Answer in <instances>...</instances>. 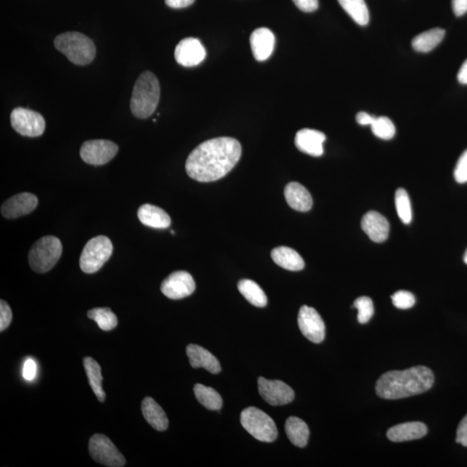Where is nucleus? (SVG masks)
Segmentation results:
<instances>
[{"mask_svg":"<svg viewBox=\"0 0 467 467\" xmlns=\"http://www.w3.org/2000/svg\"><path fill=\"white\" fill-rule=\"evenodd\" d=\"M241 423L256 440L273 442L277 439L276 423L267 413L255 407L245 408L241 413Z\"/></svg>","mask_w":467,"mask_h":467,"instance_id":"obj_6","label":"nucleus"},{"mask_svg":"<svg viewBox=\"0 0 467 467\" xmlns=\"http://www.w3.org/2000/svg\"><path fill=\"white\" fill-rule=\"evenodd\" d=\"M286 436L294 446L298 448H305L309 440L310 431L308 426L300 418L291 416L286 420L285 425Z\"/></svg>","mask_w":467,"mask_h":467,"instance_id":"obj_25","label":"nucleus"},{"mask_svg":"<svg viewBox=\"0 0 467 467\" xmlns=\"http://www.w3.org/2000/svg\"><path fill=\"white\" fill-rule=\"evenodd\" d=\"M452 6L454 14L461 17L467 12V0H452Z\"/></svg>","mask_w":467,"mask_h":467,"instance_id":"obj_41","label":"nucleus"},{"mask_svg":"<svg viewBox=\"0 0 467 467\" xmlns=\"http://www.w3.org/2000/svg\"><path fill=\"white\" fill-rule=\"evenodd\" d=\"M363 231L375 243H383L389 234V224L383 215L376 211H368L361 222Z\"/></svg>","mask_w":467,"mask_h":467,"instance_id":"obj_17","label":"nucleus"},{"mask_svg":"<svg viewBox=\"0 0 467 467\" xmlns=\"http://www.w3.org/2000/svg\"><path fill=\"white\" fill-rule=\"evenodd\" d=\"M454 179L458 184L467 183V150L458 159L456 170H454Z\"/></svg>","mask_w":467,"mask_h":467,"instance_id":"obj_36","label":"nucleus"},{"mask_svg":"<svg viewBox=\"0 0 467 467\" xmlns=\"http://www.w3.org/2000/svg\"><path fill=\"white\" fill-rule=\"evenodd\" d=\"M433 383L434 376L430 368L416 366L384 373L376 383V391L383 399L406 398L429 391Z\"/></svg>","mask_w":467,"mask_h":467,"instance_id":"obj_2","label":"nucleus"},{"mask_svg":"<svg viewBox=\"0 0 467 467\" xmlns=\"http://www.w3.org/2000/svg\"><path fill=\"white\" fill-rule=\"evenodd\" d=\"M12 311L5 301H0V331H4L11 325Z\"/></svg>","mask_w":467,"mask_h":467,"instance_id":"obj_37","label":"nucleus"},{"mask_svg":"<svg viewBox=\"0 0 467 467\" xmlns=\"http://www.w3.org/2000/svg\"><path fill=\"white\" fill-rule=\"evenodd\" d=\"M457 443L467 446V416L463 418L457 430Z\"/></svg>","mask_w":467,"mask_h":467,"instance_id":"obj_40","label":"nucleus"},{"mask_svg":"<svg viewBox=\"0 0 467 467\" xmlns=\"http://www.w3.org/2000/svg\"><path fill=\"white\" fill-rule=\"evenodd\" d=\"M427 433V426L420 421H411L389 428L387 436L391 441L403 442L421 439Z\"/></svg>","mask_w":467,"mask_h":467,"instance_id":"obj_20","label":"nucleus"},{"mask_svg":"<svg viewBox=\"0 0 467 467\" xmlns=\"http://www.w3.org/2000/svg\"><path fill=\"white\" fill-rule=\"evenodd\" d=\"M445 36V31L441 28H434L432 30L423 32L416 36L412 41L413 50L418 52L427 53L438 46Z\"/></svg>","mask_w":467,"mask_h":467,"instance_id":"obj_27","label":"nucleus"},{"mask_svg":"<svg viewBox=\"0 0 467 467\" xmlns=\"http://www.w3.org/2000/svg\"><path fill=\"white\" fill-rule=\"evenodd\" d=\"M88 317L97 323L98 326L102 331H109L116 328L118 325V318L111 309L108 307L104 308H94L89 311Z\"/></svg>","mask_w":467,"mask_h":467,"instance_id":"obj_31","label":"nucleus"},{"mask_svg":"<svg viewBox=\"0 0 467 467\" xmlns=\"http://www.w3.org/2000/svg\"><path fill=\"white\" fill-rule=\"evenodd\" d=\"M161 98V85L154 73L145 71L134 84L131 111L139 119H146L154 114Z\"/></svg>","mask_w":467,"mask_h":467,"instance_id":"obj_3","label":"nucleus"},{"mask_svg":"<svg viewBox=\"0 0 467 467\" xmlns=\"http://www.w3.org/2000/svg\"><path fill=\"white\" fill-rule=\"evenodd\" d=\"M238 290L243 295V297L251 305L256 307H265L268 304V297L264 291L256 282L247 280H241L238 283Z\"/></svg>","mask_w":467,"mask_h":467,"instance_id":"obj_28","label":"nucleus"},{"mask_svg":"<svg viewBox=\"0 0 467 467\" xmlns=\"http://www.w3.org/2000/svg\"><path fill=\"white\" fill-rule=\"evenodd\" d=\"M84 366L86 374H87L89 383L92 391L95 393L97 399L104 403L106 399V393L102 388V375L101 368L95 359L92 358H85L84 359Z\"/></svg>","mask_w":467,"mask_h":467,"instance_id":"obj_26","label":"nucleus"},{"mask_svg":"<svg viewBox=\"0 0 467 467\" xmlns=\"http://www.w3.org/2000/svg\"><path fill=\"white\" fill-rule=\"evenodd\" d=\"M374 116H371V114H368L366 112H360L358 114H356V122L358 123L359 125L361 126H368L372 125L373 121H375Z\"/></svg>","mask_w":467,"mask_h":467,"instance_id":"obj_43","label":"nucleus"},{"mask_svg":"<svg viewBox=\"0 0 467 467\" xmlns=\"http://www.w3.org/2000/svg\"><path fill=\"white\" fill-rule=\"evenodd\" d=\"M57 51L63 53L74 64L84 66L95 59L96 49L92 40L79 32H66L54 41Z\"/></svg>","mask_w":467,"mask_h":467,"instance_id":"obj_4","label":"nucleus"},{"mask_svg":"<svg viewBox=\"0 0 467 467\" xmlns=\"http://www.w3.org/2000/svg\"><path fill=\"white\" fill-rule=\"evenodd\" d=\"M111 241L105 236L94 237L85 245L80 257V268L86 273L99 271L113 253Z\"/></svg>","mask_w":467,"mask_h":467,"instance_id":"obj_7","label":"nucleus"},{"mask_svg":"<svg viewBox=\"0 0 467 467\" xmlns=\"http://www.w3.org/2000/svg\"><path fill=\"white\" fill-rule=\"evenodd\" d=\"M206 57V48L199 39H184L175 49V59L184 67L198 66Z\"/></svg>","mask_w":467,"mask_h":467,"instance_id":"obj_14","label":"nucleus"},{"mask_svg":"<svg viewBox=\"0 0 467 467\" xmlns=\"http://www.w3.org/2000/svg\"><path fill=\"white\" fill-rule=\"evenodd\" d=\"M458 81L461 84L467 85V59L462 64L460 71L458 73Z\"/></svg>","mask_w":467,"mask_h":467,"instance_id":"obj_44","label":"nucleus"},{"mask_svg":"<svg viewBox=\"0 0 467 467\" xmlns=\"http://www.w3.org/2000/svg\"><path fill=\"white\" fill-rule=\"evenodd\" d=\"M194 394L196 400L209 411H219L223 406L222 397L214 388L198 383L194 386Z\"/></svg>","mask_w":467,"mask_h":467,"instance_id":"obj_30","label":"nucleus"},{"mask_svg":"<svg viewBox=\"0 0 467 467\" xmlns=\"http://www.w3.org/2000/svg\"><path fill=\"white\" fill-rule=\"evenodd\" d=\"M371 129L376 137L385 139V141L391 139L396 134L394 123L388 117L375 118V121L371 125Z\"/></svg>","mask_w":467,"mask_h":467,"instance_id":"obj_33","label":"nucleus"},{"mask_svg":"<svg viewBox=\"0 0 467 467\" xmlns=\"http://www.w3.org/2000/svg\"><path fill=\"white\" fill-rule=\"evenodd\" d=\"M118 151L116 143L106 139H95L84 143L80 155L83 161L89 165L104 166L116 157Z\"/></svg>","mask_w":467,"mask_h":467,"instance_id":"obj_10","label":"nucleus"},{"mask_svg":"<svg viewBox=\"0 0 467 467\" xmlns=\"http://www.w3.org/2000/svg\"><path fill=\"white\" fill-rule=\"evenodd\" d=\"M464 261H465V263L467 264V249H466V251L465 256H464Z\"/></svg>","mask_w":467,"mask_h":467,"instance_id":"obj_45","label":"nucleus"},{"mask_svg":"<svg viewBox=\"0 0 467 467\" xmlns=\"http://www.w3.org/2000/svg\"><path fill=\"white\" fill-rule=\"evenodd\" d=\"M186 354L189 358L191 367L206 368L212 374H217L221 371L219 360L204 348L196 345H189L186 347Z\"/></svg>","mask_w":467,"mask_h":467,"instance_id":"obj_21","label":"nucleus"},{"mask_svg":"<svg viewBox=\"0 0 467 467\" xmlns=\"http://www.w3.org/2000/svg\"><path fill=\"white\" fill-rule=\"evenodd\" d=\"M395 202L397 214L404 224H409L412 221V208L408 192L400 188L396 191Z\"/></svg>","mask_w":467,"mask_h":467,"instance_id":"obj_32","label":"nucleus"},{"mask_svg":"<svg viewBox=\"0 0 467 467\" xmlns=\"http://www.w3.org/2000/svg\"><path fill=\"white\" fill-rule=\"evenodd\" d=\"M284 195L286 203L295 211L306 212L313 207V199L310 192L301 184L291 182L286 184Z\"/></svg>","mask_w":467,"mask_h":467,"instance_id":"obj_19","label":"nucleus"},{"mask_svg":"<svg viewBox=\"0 0 467 467\" xmlns=\"http://www.w3.org/2000/svg\"><path fill=\"white\" fill-rule=\"evenodd\" d=\"M11 124L16 132L26 137H39L45 131V120L34 110L16 108L11 114Z\"/></svg>","mask_w":467,"mask_h":467,"instance_id":"obj_9","label":"nucleus"},{"mask_svg":"<svg viewBox=\"0 0 467 467\" xmlns=\"http://www.w3.org/2000/svg\"><path fill=\"white\" fill-rule=\"evenodd\" d=\"M61 252L63 246L57 237L44 236L32 246L29 253V263L36 273H47L55 267Z\"/></svg>","mask_w":467,"mask_h":467,"instance_id":"obj_5","label":"nucleus"},{"mask_svg":"<svg viewBox=\"0 0 467 467\" xmlns=\"http://www.w3.org/2000/svg\"><path fill=\"white\" fill-rule=\"evenodd\" d=\"M298 325L305 337L315 343L325 338L326 326L321 315L313 307L303 306L298 311Z\"/></svg>","mask_w":467,"mask_h":467,"instance_id":"obj_12","label":"nucleus"},{"mask_svg":"<svg viewBox=\"0 0 467 467\" xmlns=\"http://www.w3.org/2000/svg\"><path fill=\"white\" fill-rule=\"evenodd\" d=\"M276 44V36L268 28H259L251 36V45L253 56L257 61L268 60L272 55Z\"/></svg>","mask_w":467,"mask_h":467,"instance_id":"obj_18","label":"nucleus"},{"mask_svg":"<svg viewBox=\"0 0 467 467\" xmlns=\"http://www.w3.org/2000/svg\"><path fill=\"white\" fill-rule=\"evenodd\" d=\"M90 456L94 461L109 467H122L126 458L104 434L96 433L90 438L89 443Z\"/></svg>","mask_w":467,"mask_h":467,"instance_id":"obj_8","label":"nucleus"},{"mask_svg":"<svg viewBox=\"0 0 467 467\" xmlns=\"http://www.w3.org/2000/svg\"><path fill=\"white\" fill-rule=\"evenodd\" d=\"M391 298L393 304L399 309H409L416 304L415 296L408 291H398V292L392 295Z\"/></svg>","mask_w":467,"mask_h":467,"instance_id":"obj_35","label":"nucleus"},{"mask_svg":"<svg viewBox=\"0 0 467 467\" xmlns=\"http://www.w3.org/2000/svg\"><path fill=\"white\" fill-rule=\"evenodd\" d=\"M271 256L278 266L289 271H301L305 267V261L300 253L288 247L273 248Z\"/></svg>","mask_w":467,"mask_h":467,"instance_id":"obj_24","label":"nucleus"},{"mask_svg":"<svg viewBox=\"0 0 467 467\" xmlns=\"http://www.w3.org/2000/svg\"><path fill=\"white\" fill-rule=\"evenodd\" d=\"M36 363L32 358H27L24 363L23 376L26 381H32L36 378Z\"/></svg>","mask_w":467,"mask_h":467,"instance_id":"obj_38","label":"nucleus"},{"mask_svg":"<svg viewBox=\"0 0 467 467\" xmlns=\"http://www.w3.org/2000/svg\"><path fill=\"white\" fill-rule=\"evenodd\" d=\"M241 146L237 139L219 137L204 141L191 151L186 164L188 176L201 183L223 179L238 163Z\"/></svg>","mask_w":467,"mask_h":467,"instance_id":"obj_1","label":"nucleus"},{"mask_svg":"<svg viewBox=\"0 0 467 467\" xmlns=\"http://www.w3.org/2000/svg\"><path fill=\"white\" fill-rule=\"evenodd\" d=\"M298 9L305 12H313L318 8V0H293Z\"/></svg>","mask_w":467,"mask_h":467,"instance_id":"obj_39","label":"nucleus"},{"mask_svg":"<svg viewBox=\"0 0 467 467\" xmlns=\"http://www.w3.org/2000/svg\"><path fill=\"white\" fill-rule=\"evenodd\" d=\"M39 204V199L34 194L23 192L11 196L1 206V214L7 219H19L30 214Z\"/></svg>","mask_w":467,"mask_h":467,"instance_id":"obj_15","label":"nucleus"},{"mask_svg":"<svg viewBox=\"0 0 467 467\" xmlns=\"http://www.w3.org/2000/svg\"><path fill=\"white\" fill-rule=\"evenodd\" d=\"M258 388L262 398L272 406L286 405L294 399V391L288 384L280 380L258 379Z\"/></svg>","mask_w":467,"mask_h":467,"instance_id":"obj_11","label":"nucleus"},{"mask_svg":"<svg viewBox=\"0 0 467 467\" xmlns=\"http://www.w3.org/2000/svg\"><path fill=\"white\" fill-rule=\"evenodd\" d=\"M350 17L359 26H367L370 21V14L364 0H338Z\"/></svg>","mask_w":467,"mask_h":467,"instance_id":"obj_29","label":"nucleus"},{"mask_svg":"<svg viewBox=\"0 0 467 467\" xmlns=\"http://www.w3.org/2000/svg\"><path fill=\"white\" fill-rule=\"evenodd\" d=\"M326 134L318 130L304 129L298 131L295 136V146L306 154L321 157L323 154V142Z\"/></svg>","mask_w":467,"mask_h":467,"instance_id":"obj_16","label":"nucleus"},{"mask_svg":"<svg viewBox=\"0 0 467 467\" xmlns=\"http://www.w3.org/2000/svg\"><path fill=\"white\" fill-rule=\"evenodd\" d=\"M138 219L142 224L154 229H167L171 224V217L163 209L149 204L139 207Z\"/></svg>","mask_w":467,"mask_h":467,"instance_id":"obj_22","label":"nucleus"},{"mask_svg":"<svg viewBox=\"0 0 467 467\" xmlns=\"http://www.w3.org/2000/svg\"><path fill=\"white\" fill-rule=\"evenodd\" d=\"M141 411L147 423L158 431H165L169 421L165 411L151 397H146L142 401Z\"/></svg>","mask_w":467,"mask_h":467,"instance_id":"obj_23","label":"nucleus"},{"mask_svg":"<svg viewBox=\"0 0 467 467\" xmlns=\"http://www.w3.org/2000/svg\"><path fill=\"white\" fill-rule=\"evenodd\" d=\"M353 307L358 309V321L360 323H368L374 314V306L371 298L367 296L356 298Z\"/></svg>","mask_w":467,"mask_h":467,"instance_id":"obj_34","label":"nucleus"},{"mask_svg":"<svg viewBox=\"0 0 467 467\" xmlns=\"http://www.w3.org/2000/svg\"><path fill=\"white\" fill-rule=\"evenodd\" d=\"M195 2V0H166L168 6L174 9H181L190 6Z\"/></svg>","mask_w":467,"mask_h":467,"instance_id":"obj_42","label":"nucleus"},{"mask_svg":"<svg viewBox=\"0 0 467 467\" xmlns=\"http://www.w3.org/2000/svg\"><path fill=\"white\" fill-rule=\"evenodd\" d=\"M196 283L194 277L186 271L171 273L162 282L161 292L171 300H181L194 293Z\"/></svg>","mask_w":467,"mask_h":467,"instance_id":"obj_13","label":"nucleus"}]
</instances>
